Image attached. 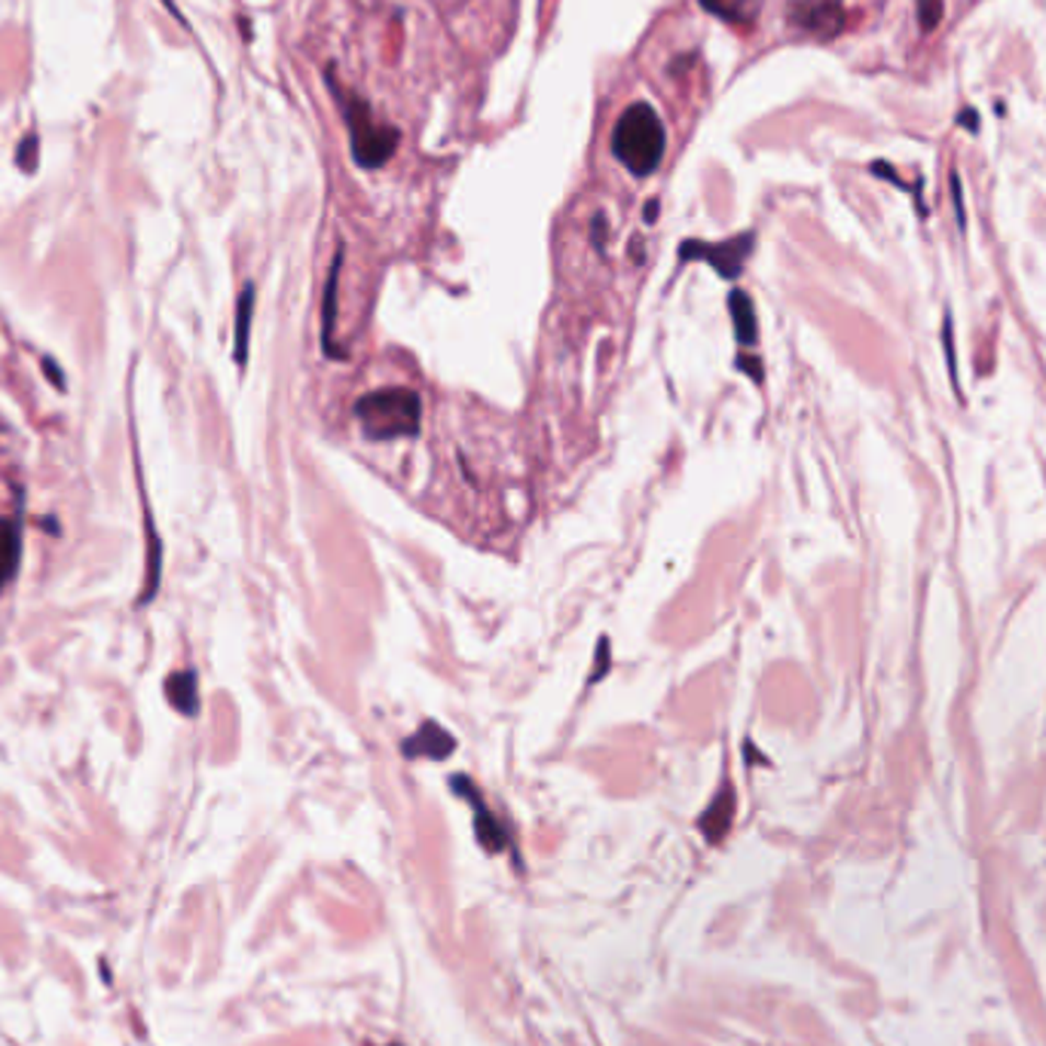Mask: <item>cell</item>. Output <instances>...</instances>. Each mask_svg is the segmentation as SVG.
I'll use <instances>...</instances> for the list:
<instances>
[{
    "label": "cell",
    "instance_id": "cell-9",
    "mask_svg": "<svg viewBox=\"0 0 1046 1046\" xmlns=\"http://www.w3.org/2000/svg\"><path fill=\"white\" fill-rule=\"evenodd\" d=\"M165 694L172 701V708L184 716L199 713V689H196V674L193 670H177L165 679Z\"/></svg>",
    "mask_w": 1046,
    "mask_h": 1046
},
{
    "label": "cell",
    "instance_id": "cell-2",
    "mask_svg": "<svg viewBox=\"0 0 1046 1046\" xmlns=\"http://www.w3.org/2000/svg\"><path fill=\"white\" fill-rule=\"evenodd\" d=\"M355 419L368 432L370 438H401V435H416L423 423V404L413 389L404 386H389L361 395L355 404Z\"/></svg>",
    "mask_w": 1046,
    "mask_h": 1046
},
{
    "label": "cell",
    "instance_id": "cell-3",
    "mask_svg": "<svg viewBox=\"0 0 1046 1046\" xmlns=\"http://www.w3.org/2000/svg\"><path fill=\"white\" fill-rule=\"evenodd\" d=\"M340 104H343V117L349 126V148H353L355 162L361 169H380L386 162L395 157L399 150L401 135L395 126H386L377 123L370 107L358 95H343L340 92Z\"/></svg>",
    "mask_w": 1046,
    "mask_h": 1046
},
{
    "label": "cell",
    "instance_id": "cell-19",
    "mask_svg": "<svg viewBox=\"0 0 1046 1046\" xmlns=\"http://www.w3.org/2000/svg\"><path fill=\"white\" fill-rule=\"evenodd\" d=\"M606 667H609V643H600V664H597V670H594V679H600L606 674Z\"/></svg>",
    "mask_w": 1046,
    "mask_h": 1046
},
{
    "label": "cell",
    "instance_id": "cell-5",
    "mask_svg": "<svg viewBox=\"0 0 1046 1046\" xmlns=\"http://www.w3.org/2000/svg\"><path fill=\"white\" fill-rule=\"evenodd\" d=\"M790 25H796L814 37H836L844 28V3L841 0H796L790 7Z\"/></svg>",
    "mask_w": 1046,
    "mask_h": 1046
},
{
    "label": "cell",
    "instance_id": "cell-6",
    "mask_svg": "<svg viewBox=\"0 0 1046 1046\" xmlns=\"http://www.w3.org/2000/svg\"><path fill=\"white\" fill-rule=\"evenodd\" d=\"M453 790H457L459 796H465L472 802V808L478 811V817H474V832H478V841L484 844L486 851H493V854H499L508 848V832H505V826L499 824V817H493L486 805L481 802V793H478V786L469 783V778H453Z\"/></svg>",
    "mask_w": 1046,
    "mask_h": 1046
},
{
    "label": "cell",
    "instance_id": "cell-11",
    "mask_svg": "<svg viewBox=\"0 0 1046 1046\" xmlns=\"http://www.w3.org/2000/svg\"><path fill=\"white\" fill-rule=\"evenodd\" d=\"M728 310H732V322H735V334L740 340V346H752L759 340V322H756V307H752L750 295L732 291Z\"/></svg>",
    "mask_w": 1046,
    "mask_h": 1046
},
{
    "label": "cell",
    "instance_id": "cell-21",
    "mask_svg": "<svg viewBox=\"0 0 1046 1046\" xmlns=\"http://www.w3.org/2000/svg\"><path fill=\"white\" fill-rule=\"evenodd\" d=\"M655 215H658V203H648V208H646V221H648V223L655 221Z\"/></svg>",
    "mask_w": 1046,
    "mask_h": 1046
},
{
    "label": "cell",
    "instance_id": "cell-18",
    "mask_svg": "<svg viewBox=\"0 0 1046 1046\" xmlns=\"http://www.w3.org/2000/svg\"><path fill=\"white\" fill-rule=\"evenodd\" d=\"M732 3H735V0H701L704 10L716 15H728V19H732Z\"/></svg>",
    "mask_w": 1046,
    "mask_h": 1046
},
{
    "label": "cell",
    "instance_id": "cell-13",
    "mask_svg": "<svg viewBox=\"0 0 1046 1046\" xmlns=\"http://www.w3.org/2000/svg\"><path fill=\"white\" fill-rule=\"evenodd\" d=\"M251 315H254V285H245V291H242V297H239V307H237V361L239 365H245V358H249Z\"/></svg>",
    "mask_w": 1046,
    "mask_h": 1046
},
{
    "label": "cell",
    "instance_id": "cell-20",
    "mask_svg": "<svg viewBox=\"0 0 1046 1046\" xmlns=\"http://www.w3.org/2000/svg\"><path fill=\"white\" fill-rule=\"evenodd\" d=\"M961 123H964L967 129H979V117H973V111H964V114H961Z\"/></svg>",
    "mask_w": 1046,
    "mask_h": 1046
},
{
    "label": "cell",
    "instance_id": "cell-16",
    "mask_svg": "<svg viewBox=\"0 0 1046 1046\" xmlns=\"http://www.w3.org/2000/svg\"><path fill=\"white\" fill-rule=\"evenodd\" d=\"M943 343H945V358H949V373L955 380V340H952V315L945 312V327H943Z\"/></svg>",
    "mask_w": 1046,
    "mask_h": 1046
},
{
    "label": "cell",
    "instance_id": "cell-8",
    "mask_svg": "<svg viewBox=\"0 0 1046 1046\" xmlns=\"http://www.w3.org/2000/svg\"><path fill=\"white\" fill-rule=\"evenodd\" d=\"M732 820H735V790H732V783L725 781L723 790H716V796H713V802H710V808L701 814L698 829L704 832V839H708L710 844H720V841L728 836Z\"/></svg>",
    "mask_w": 1046,
    "mask_h": 1046
},
{
    "label": "cell",
    "instance_id": "cell-17",
    "mask_svg": "<svg viewBox=\"0 0 1046 1046\" xmlns=\"http://www.w3.org/2000/svg\"><path fill=\"white\" fill-rule=\"evenodd\" d=\"M34 153H37V138H34V135H31L28 141H25V150L19 148V162H22V165H25V169H34Z\"/></svg>",
    "mask_w": 1046,
    "mask_h": 1046
},
{
    "label": "cell",
    "instance_id": "cell-15",
    "mask_svg": "<svg viewBox=\"0 0 1046 1046\" xmlns=\"http://www.w3.org/2000/svg\"><path fill=\"white\" fill-rule=\"evenodd\" d=\"M949 187H952V203H955V218H958V227L964 230L967 227V211H964V187H961V175L958 172H952L949 175Z\"/></svg>",
    "mask_w": 1046,
    "mask_h": 1046
},
{
    "label": "cell",
    "instance_id": "cell-14",
    "mask_svg": "<svg viewBox=\"0 0 1046 1046\" xmlns=\"http://www.w3.org/2000/svg\"><path fill=\"white\" fill-rule=\"evenodd\" d=\"M915 10H918V25H921V31H933L943 22V0H915Z\"/></svg>",
    "mask_w": 1046,
    "mask_h": 1046
},
{
    "label": "cell",
    "instance_id": "cell-1",
    "mask_svg": "<svg viewBox=\"0 0 1046 1046\" xmlns=\"http://www.w3.org/2000/svg\"><path fill=\"white\" fill-rule=\"evenodd\" d=\"M664 145V123L648 102L631 104L612 129V153L634 177L652 175L662 165Z\"/></svg>",
    "mask_w": 1046,
    "mask_h": 1046
},
{
    "label": "cell",
    "instance_id": "cell-4",
    "mask_svg": "<svg viewBox=\"0 0 1046 1046\" xmlns=\"http://www.w3.org/2000/svg\"><path fill=\"white\" fill-rule=\"evenodd\" d=\"M752 233H740V237L725 239V242H701V239H686L679 245V261H704L710 264L723 279H737L740 269L750 257Z\"/></svg>",
    "mask_w": 1046,
    "mask_h": 1046
},
{
    "label": "cell",
    "instance_id": "cell-10",
    "mask_svg": "<svg viewBox=\"0 0 1046 1046\" xmlns=\"http://www.w3.org/2000/svg\"><path fill=\"white\" fill-rule=\"evenodd\" d=\"M19 561H22V532L15 520L3 517L0 520V588L13 578Z\"/></svg>",
    "mask_w": 1046,
    "mask_h": 1046
},
{
    "label": "cell",
    "instance_id": "cell-12",
    "mask_svg": "<svg viewBox=\"0 0 1046 1046\" xmlns=\"http://www.w3.org/2000/svg\"><path fill=\"white\" fill-rule=\"evenodd\" d=\"M340 264H343V254L334 257V269H331V279H327V291H324V353L343 358L334 346V322H337V285H340Z\"/></svg>",
    "mask_w": 1046,
    "mask_h": 1046
},
{
    "label": "cell",
    "instance_id": "cell-7",
    "mask_svg": "<svg viewBox=\"0 0 1046 1046\" xmlns=\"http://www.w3.org/2000/svg\"><path fill=\"white\" fill-rule=\"evenodd\" d=\"M453 750H457V740H453V735H450V732H444L441 725L432 723V720H426V723L419 725V728H416V735H411L407 740H401V752H404L407 759H419V756H426V759H435V762H438V759H447Z\"/></svg>",
    "mask_w": 1046,
    "mask_h": 1046
}]
</instances>
